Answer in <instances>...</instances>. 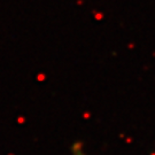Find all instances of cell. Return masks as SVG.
Here are the masks:
<instances>
[{"label": "cell", "mask_w": 155, "mask_h": 155, "mask_svg": "<svg viewBox=\"0 0 155 155\" xmlns=\"http://www.w3.org/2000/svg\"><path fill=\"white\" fill-rule=\"evenodd\" d=\"M71 152H72V155H87L85 153L83 145L81 144V143H75V144L72 145Z\"/></svg>", "instance_id": "1"}]
</instances>
